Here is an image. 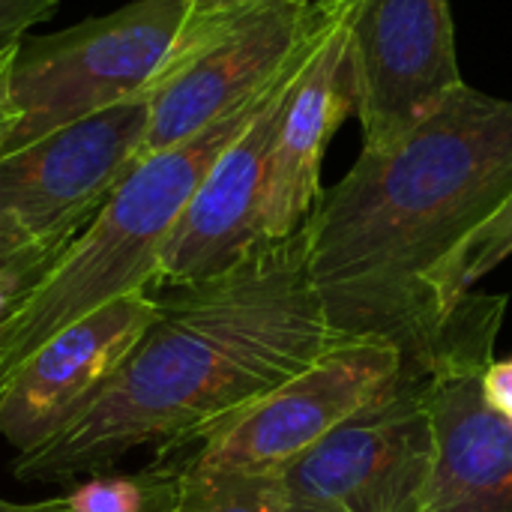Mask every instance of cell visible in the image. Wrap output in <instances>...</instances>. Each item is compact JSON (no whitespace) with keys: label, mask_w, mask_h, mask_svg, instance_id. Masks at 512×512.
<instances>
[{"label":"cell","mask_w":512,"mask_h":512,"mask_svg":"<svg viewBox=\"0 0 512 512\" xmlns=\"http://www.w3.org/2000/svg\"><path fill=\"white\" fill-rule=\"evenodd\" d=\"M153 294L156 315L132 354L57 432L15 456L18 480L99 474L144 447L168 456L348 345L312 282L306 228Z\"/></svg>","instance_id":"cell-1"},{"label":"cell","mask_w":512,"mask_h":512,"mask_svg":"<svg viewBox=\"0 0 512 512\" xmlns=\"http://www.w3.org/2000/svg\"><path fill=\"white\" fill-rule=\"evenodd\" d=\"M512 195V99L468 81L414 129L363 147L309 216V273L342 342L429 360L447 318L432 276Z\"/></svg>","instance_id":"cell-2"},{"label":"cell","mask_w":512,"mask_h":512,"mask_svg":"<svg viewBox=\"0 0 512 512\" xmlns=\"http://www.w3.org/2000/svg\"><path fill=\"white\" fill-rule=\"evenodd\" d=\"M270 87L198 135L141 159L117 183L93 219L0 324V378L90 312L126 294L153 291L162 252L192 195L222 150L258 114Z\"/></svg>","instance_id":"cell-3"},{"label":"cell","mask_w":512,"mask_h":512,"mask_svg":"<svg viewBox=\"0 0 512 512\" xmlns=\"http://www.w3.org/2000/svg\"><path fill=\"white\" fill-rule=\"evenodd\" d=\"M189 3L132 0L57 33L24 36L9 72L15 129L3 153L144 96L177 45Z\"/></svg>","instance_id":"cell-4"},{"label":"cell","mask_w":512,"mask_h":512,"mask_svg":"<svg viewBox=\"0 0 512 512\" xmlns=\"http://www.w3.org/2000/svg\"><path fill=\"white\" fill-rule=\"evenodd\" d=\"M435 465L432 369L399 378L273 480L285 512H423Z\"/></svg>","instance_id":"cell-5"},{"label":"cell","mask_w":512,"mask_h":512,"mask_svg":"<svg viewBox=\"0 0 512 512\" xmlns=\"http://www.w3.org/2000/svg\"><path fill=\"white\" fill-rule=\"evenodd\" d=\"M342 0H261L207 30L177 36L150 84L138 162L162 153L264 93L333 21Z\"/></svg>","instance_id":"cell-6"},{"label":"cell","mask_w":512,"mask_h":512,"mask_svg":"<svg viewBox=\"0 0 512 512\" xmlns=\"http://www.w3.org/2000/svg\"><path fill=\"white\" fill-rule=\"evenodd\" d=\"M405 366V354L381 339H360L333 348L312 369L168 453L177 477H276L297 456L312 450L339 423L387 390ZM165 456V459H168Z\"/></svg>","instance_id":"cell-7"},{"label":"cell","mask_w":512,"mask_h":512,"mask_svg":"<svg viewBox=\"0 0 512 512\" xmlns=\"http://www.w3.org/2000/svg\"><path fill=\"white\" fill-rule=\"evenodd\" d=\"M507 297L471 291L444 321L432 369L435 465L423 512H512V426L483 399Z\"/></svg>","instance_id":"cell-8"},{"label":"cell","mask_w":512,"mask_h":512,"mask_svg":"<svg viewBox=\"0 0 512 512\" xmlns=\"http://www.w3.org/2000/svg\"><path fill=\"white\" fill-rule=\"evenodd\" d=\"M147 93L0 153V228L69 243L138 165Z\"/></svg>","instance_id":"cell-9"},{"label":"cell","mask_w":512,"mask_h":512,"mask_svg":"<svg viewBox=\"0 0 512 512\" xmlns=\"http://www.w3.org/2000/svg\"><path fill=\"white\" fill-rule=\"evenodd\" d=\"M348 54L363 147L414 129L465 84L450 0H348Z\"/></svg>","instance_id":"cell-10"},{"label":"cell","mask_w":512,"mask_h":512,"mask_svg":"<svg viewBox=\"0 0 512 512\" xmlns=\"http://www.w3.org/2000/svg\"><path fill=\"white\" fill-rule=\"evenodd\" d=\"M339 12H342V6H339ZM336 15H333V21H336ZM327 27L288 63V69L276 78L267 99L261 102L258 114L222 150V156L207 171L204 183L192 195L186 213L180 216V222L162 252L153 291L225 273L234 264H240L252 249L267 243L261 237V201H264L270 147L276 138V126H279L285 99H288L303 63L309 60V54L318 48L321 36L327 33Z\"/></svg>","instance_id":"cell-11"},{"label":"cell","mask_w":512,"mask_h":512,"mask_svg":"<svg viewBox=\"0 0 512 512\" xmlns=\"http://www.w3.org/2000/svg\"><path fill=\"white\" fill-rule=\"evenodd\" d=\"M156 294H126L54 333L0 378V438L27 453L99 393L156 315Z\"/></svg>","instance_id":"cell-12"},{"label":"cell","mask_w":512,"mask_h":512,"mask_svg":"<svg viewBox=\"0 0 512 512\" xmlns=\"http://www.w3.org/2000/svg\"><path fill=\"white\" fill-rule=\"evenodd\" d=\"M357 114V93L348 54V0L303 63L267 159L261 237L267 243L294 237L315 213L321 189V162L339 126Z\"/></svg>","instance_id":"cell-13"},{"label":"cell","mask_w":512,"mask_h":512,"mask_svg":"<svg viewBox=\"0 0 512 512\" xmlns=\"http://www.w3.org/2000/svg\"><path fill=\"white\" fill-rule=\"evenodd\" d=\"M512 255V195L441 264L432 276V291L441 318H447L495 267Z\"/></svg>","instance_id":"cell-14"},{"label":"cell","mask_w":512,"mask_h":512,"mask_svg":"<svg viewBox=\"0 0 512 512\" xmlns=\"http://www.w3.org/2000/svg\"><path fill=\"white\" fill-rule=\"evenodd\" d=\"M63 501L69 512H162L174 501V477L159 462L144 474H93Z\"/></svg>","instance_id":"cell-15"},{"label":"cell","mask_w":512,"mask_h":512,"mask_svg":"<svg viewBox=\"0 0 512 512\" xmlns=\"http://www.w3.org/2000/svg\"><path fill=\"white\" fill-rule=\"evenodd\" d=\"M171 477H174V501L162 512H285L276 501L270 477L186 480L177 477L174 471Z\"/></svg>","instance_id":"cell-16"},{"label":"cell","mask_w":512,"mask_h":512,"mask_svg":"<svg viewBox=\"0 0 512 512\" xmlns=\"http://www.w3.org/2000/svg\"><path fill=\"white\" fill-rule=\"evenodd\" d=\"M57 12V0H0V54L18 45L27 30Z\"/></svg>","instance_id":"cell-17"},{"label":"cell","mask_w":512,"mask_h":512,"mask_svg":"<svg viewBox=\"0 0 512 512\" xmlns=\"http://www.w3.org/2000/svg\"><path fill=\"white\" fill-rule=\"evenodd\" d=\"M483 399L504 423L512 426V357L492 360L483 369Z\"/></svg>","instance_id":"cell-18"},{"label":"cell","mask_w":512,"mask_h":512,"mask_svg":"<svg viewBox=\"0 0 512 512\" xmlns=\"http://www.w3.org/2000/svg\"><path fill=\"white\" fill-rule=\"evenodd\" d=\"M261 0H192L189 3V15H186V24L180 30V36L186 33H198V30H207L231 15H240L246 12L249 6H255Z\"/></svg>","instance_id":"cell-19"},{"label":"cell","mask_w":512,"mask_h":512,"mask_svg":"<svg viewBox=\"0 0 512 512\" xmlns=\"http://www.w3.org/2000/svg\"><path fill=\"white\" fill-rule=\"evenodd\" d=\"M12 57H15V45L0 54V153L6 150V141H9V135L15 129V105H12V96H9Z\"/></svg>","instance_id":"cell-20"},{"label":"cell","mask_w":512,"mask_h":512,"mask_svg":"<svg viewBox=\"0 0 512 512\" xmlns=\"http://www.w3.org/2000/svg\"><path fill=\"white\" fill-rule=\"evenodd\" d=\"M72 243V240H69ZM69 243H48V240H30V237H21L15 231H3L0 228V267L24 258V255H33L39 249H48V246H69Z\"/></svg>","instance_id":"cell-21"},{"label":"cell","mask_w":512,"mask_h":512,"mask_svg":"<svg viewBox=\"0 0 512 512\" xmlns=\"http://www.w3.org/2000/svg\"><path fill=\"white\" fill-rule=\"evenodd\" d=\"M0 512H69V507H66L63 495L48 498V501H36V504H15V501L0 498Z\"/></svg>","instance_id":"cell-22"}]
</instances>
